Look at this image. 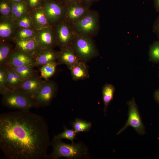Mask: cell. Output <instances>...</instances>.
Wrapping results in <instances>:
<instances>
[{
  "label": "cell",
  "mask_w": 159,
  "mask_h": 159,
  "mask_svg": "<svg viewBox=\"0 0 159 159\" xmlns=\"http://www.w3.org/2000/svg\"><path fill=\"white\" fill-rule=\"evenodd\" d=\"M35 30L34 29L19 28L17 31L13 39H24L34 38Z\"/></svg>",
  "instance_id": "obj_27"
},
{
  "label": "cell",
  "mask_w": 159,
  "mask_h": 159,
  "mask_svg": "<svg viewBox=\"0 0 159 159\" xmlns=\"http://www.w3.org/2000/svg\"><path fill=\"white\" fill-rule=\"evenodd\" d=\"M34 66L33 65H30L12 67L23 81L35 74L33 69Z\"/></svg>",
  "instance_id": "obj_23"
},
{
  "label": "cell",
  "mask_w": 159,
  "mask_h": 159,
  "mask_svg": "<svg viewBox=\"0 0 159 159\" xmlns=\"http://www.w3.org/2000/svg\"><path fill=\"white\" fill-rule=\"evenodd\" d=\"M12 46L8 43L1 42L0 45V67H4L12 50Z\"/></svg>",
  "instance_id": "obj_24"
},
{
  "label": "cell",
  "mask_w": 159,
  "mask_h": 159,
  "mask_svg": "<svg viewBox=\"0 0 159 159\" xmlns=\"http://www.w3.org/2000/svg\"><path fill=\"white\" fill-rule=\"evenodd\" d=\"M153 96L155 101L159 105V88L154 91Z\"/></svg>",
  "instance_id": "obj_36"
},
{
  "label": "cell",
  "mask_w": 159,
  "mask_h": 159,
  "mask_svg": "<svg viewBox=\"0 0 159 159\" xmlns=\"http://www.w3.org/2000/svg\"><path fill=\"white\" fill-rule=\"evenodd\" d=\"M99 0H81V4L85 7L90 9L92 6Z\"/></svg>",
  "instance_id": "obj_33"
},
{
  "label": "cell",
  "mask_w": 159,
  "mask_h": 159,
  "mask_svg": "<svg viewBox=\"0 0 159 159\" xmlns=\"http://www.w3.org/2000/svg\"><path fill=\"white\" fill-rule=\"evenodd\" d=\"M72 24L77 34L93 38L97 35L100 30L99 14L96 10L90 9L83 18Z\"/></svg>",
  "instance_id": "obj_4"
},
{
  "label": "cell",
  "mask_w": 159,
  "mask_h": 159,
  "mask_svg": "<svg viewBox=\"0 0 159 159\" xmlns=\"http://www.w3.org/2000/svg\"><path fill=\"white\" fill-rule=\"evenodd\" d=\"M39 77L34 74L22 81L19 89L34 99L35 95L44 82Z\"/></svg>",
  "instance_id": "obj_13"
},
{
  "label": "cell",
  "mask_w": 159,
  "mask_h": 159,
  "mask_svg": "<svg viewBox=\"0 0 159 159\" xmlns=\"http://www.w3.org/2000/svg\"><path fill=\"white\" fill-rule=\"evenodd\" d=\"M40 0H28L29 4L31 8L36 7L38 4Z\"/></svg>",
  "instance_id": "obj_35"
},
{
  "label": "cell",
  "mask_w": 159,
  "mask_h": 159,
  "mask_svg": "<svg viewBox=\"0 0 159 159\" xmlns=\"http://www.w3.org/2000/svg\"><path fill=\"white\" fill-rule=\"evenodd\" d=\"M28 13H26L16 21L17 26L19 28L34 29L30 15Z\"/></svg>",
  "instance_id": "obj_29"
},
{
  "label": "cell",
  "mask_w": 159,
  "mask_h": 159,
  "mask_svg": "<svg viewBox=\"0 0 159 159\" xmlns=\"http://www.w3.org/2000/svg\"><path fill=\"white\" fill-rule=\"evenodd\" d=\"M71 125L73 129L78 134L80 132L89 131L91 128L92 123L76 118L74 122H71Z\"/></svg>",
  "instance_id": "obj_25"
},
{
  "label": "cell",
  "mask_w": 159,
  "mask_h": 159,
  "mask_svg": "<svg viewBox=\"0 0 159 159\" xmlns=\"http://www.w3.org/2000/svg\"><path fill=\"white\" fill-rule=\"evenodd\" d=\"M1 102L12 110H29L35 107L34 99L19 90H10L2 95Z\"/></svg>",
  "instance_id": "obj_5"
},
{
  "label": "cell",
  "mask_w": 159,
  "mask_h": 159,
  "mask_svg": "<svg viewBox=\"0 0 159 159\" xmlns=\"http://www.w3.org/2000/svg\"><path fill=\"white\" fill-rule=\"evenodd\" d=\"M64 131L62 132L54 135V138L60 140L67 139L70 140L72 143H74V140L76 138L77 132L73 129H68L65 126H64Z\"/></svg>",
  "instance_id": "obj_28"
},
{
  "label": "cell",
  "mask_w": 159,
  "mask_h": 159,
  "mask_svg": "<svg viewBox=\"0 0 159 159\" xmlns=\"http://www.w3.org/2000/svg\"><path fill=\"white\" fill-rule=\"evenodd\" d=\"M66 5L54 0L48 1L43 7L51 26H54L64 19Z\"/></svg>",
  "instance_id": "obj_9"
},
{
  "label": "cell",
  "mask_w": 159,
  "mask_h": 159,
  "mask_svg": "<svg viewBox=\"0 0 159 159\" xmlns=\"http://www.w3.org/2000/svg\"><path fill=\"white\" fill-rule=\"evenodd\" d=\"M149 61L155 64L159 63V40L154 41L150 46L148 51Z\"/></svg>",
  "instance_id": "obj_26"
},
{
  "label": "cell",
  "mask_w": 159,
  "mask_h": 159,
  "mask_svg": "<svg viewBox=\"0 0 159 159\" xmlns=\"http://www.w3.org/2000/svg\"><path fill=\"white\" fill-rule=\"evenodd\" d=\"M90 9L81 3L66 5L64 19L72 24H74L85 16Z\"/></svg>",
  "instance_id": "obj_12"
},
{
  "label": "cell",
  "mask_w": 159,
  "mask_h": 159,
  "mask_svg": "<svg viewBox=\"0 0 159 159\" xmlns=\"http://www.w3.org/2000/svg\"><path fill=\"white\" fill-rule=\"evenodd\" d=\"M34 38L39 49H53L57 46L55 34L52 26L35 31Z\"/></svg>",
  "instance_id": "obj_10"
},
{
  "label": "cell",
  "mask_w": 159,
  "mask_h": 159,
  "mask_svg": "<svg viewBox=\"0 0 159 159\" xmlns=\"http://www.w3.org/2000/svg\"><path fill=\"white\" fill-rule=\"evenodd\" d=\"M53 27L57 46L60 49L70 47L76 34L73 24L64 19Z\"/></svg>",
  "instance_id": "obj_7"
},
{
  "label": "cell",
  "mask_w": 159,
  "mask_h": 159,
  "mask_svg": "<svg viewBox=\"0 0 159 159\" xmlns=\"http://www.w3.org/2000/svg\"><path fill=\"white\" fill-rule=\"evenodd\" d=\"M58 64L56 61L49 62L41 67L40 71L41 77L47 80L55 72Z\"/></svg>",
  "instance_id": "obj_22"
},
{
  "label": "cell",
  "mask_w": 159,
  "mask_h": 159,
  "mask_svg": "<svg viewBox=\"0 0 159 159\" xmlns=\"http://www.w3.org/2000/svg\"><path fill=\"white\" fill-rule=\"evenodd\" d=\"M59 51L53 49H39L33 55L34 66L41 67L57 61Z\"/></svg>",
  "instance_id": "obj_14"
},
{
  "label": "cell",
  "mask_w": 159,
  "mask_h": 159,
  "mask_svg": "<svg viewBox=\"0 0 159 159\" xmlns=\"http://www.w3.org/2000/svg\"><path fill=\"white\" fill-rule=\"evenodd\" d=\"M51 144L44 118L29 110L0 115V148L8 159H46Z\"/></svg>",
  "instance_id": "obj_1"
},
{
  "label": "cell",
  "mask_w": 159,
  "mask_h": 159,
  "mask_svg": "<svg viewBox=\"0 0 159 159\" xmlns=\"http://www.w3.org/2000/svg\"><path fill=\"white\" fill-rule=\"evenodd\" d=\"M51 144L52 151L48 154L46 159H57L62 157L69 159L89 158L87 149L82 142L68 144L61 140L53 138Z\"/></svg>",
  "instance_id": "obj_2"
},
{
  "label": "cell",
  "mask_w": 159,
  "mask_h": 159,
  "mask_svg": "<svg viewBox=\"0 0 159 159\" xmlns=\"http://www.w3.org/2000/svg\"><path fill=\"white\" fill-rule=\"evenodd\" d=\"M115 88L112 84L106 83L103 86L102 90V100L104 104L103 111L106 116L108 107L113 98Z\"/></svg>",
  "instance_id": "obj_21"
},
{
  "label": "cell",
  "mask_w": 159,
  "mask_h": 159,
  "mask_svg": "<svg viewBox=\"0 0 159 159\" xmlns=\"http://www.w3.org/2000/svg\"><path fill=\"white\" fill-rule=\"evenodd\" d=\"M158 78H159V67H158Z\"/></svg>",
  "instance_id": "obj_39"
},
{
  "label": "cell",
  "mask_w": 159,
  "mask_h": 159,
  "mask_svg": "<svg viewBox=\"0 0 159 159\" xmlns=\"http://www.w3.org/2000/svg\"><path fill=\"white\" fill-rule=\"evenodd\" d=\"M15 48L33 55L39 49L34 38L24 39H14Z\"/></svg>",
  "instance_id": "obj_18"
},
{
  "label": "cell",
  "mask_w": 159,
  "mask_h": 159,
  "mask_svg": "<svg viewBox=\"0 0 159 159\" xmlns=\"http://www.w3.org/2000/svg\"><path fill=\"white\" fill-rule=\"evenodd\" d=\"M62 1H63V0H62Z\"/></svg>",
  "instance_id": "obj_40"
},
{
  "label": "cell",
  "mask_w": 159,
  "mask_h": 159,
  "mask_svg": "<svg viewBox=\"0 0 159 159\" xmlns=\"http://www.w3.org/2000/svg\"><path fill=\"white\" fill-rule=\"evenodd\" d=\"M30 65H34L33 55L15 48L11 52L6 65L16 67Z\"/></svg>",
  "instance_id": "obj_11"
},
{
  "label": "cell",
  "mask_w": 159,
  "mask_h": 159,
  "mask_svg": "<svg viewBox=\"0 0 159 159\" xmlns=\"http://www.w3.org/2000/svg\"><path fill=\"white\" fill-rule=\"evenodd\" d=\"M128 107V119L125 125L118 132V135L129 127H131L139 135L145 134V126L142 122L138 108L134 97L127 102Z\"/></svg>",
  "instance_id": "obj_6"
},
{
  "label": "cell",
  "mask_w": 159,
  "mask_h": 159,
  "mask_svg": "<svg viewBox=\"0 0 159 159\" xmlns=\"http://www.w3.org/2000/svg\"><path fill=\"white\" fill-rule=\"evenodd\" d=\"M4 67L7 74L9 90L19 89L22 81L11 67L6 65Z\"/></svg>",
  "instance_id": "obj_20"
},
{
  "label": "cell",
  "mask_w": 159,
  "mask_h": 159,
  "mask_svg": "<svg viewBox=\"0 0 159 159\" xmlns=\"http://www.w3.org/2000/svg\"><path fill=\"white\" fill-rule=\"evenodd\" d=\"M70 47L79 60L85 63L99 55V51L93 38L76 34Z\"/></svg>",
  "instance_id": "obj_3"
},
{
  "label": "cell",
  "mask_w": 159,
  "mask_h": 159,
  "mask_svg": "<svg viewBox=\"0 0 159 159\" xmlns=\"http://www.w3.org/2000/svg\"><path fill=\"white\" fill-rule=\"evenodd\" d=\"M153 30L159 40V16L156 18L154 23Z\"/></svg>",
  "instance_id": "obj_32"
},
{
  "label": "cell",
  "mask_w": 159,
  "mask_h": 159,
  "mask_svg": "<svg viewBox=\"0 0 159 159\" xmlns=\"http://www.w3.org/2000/svg\"><path fill=\"white\" fill-rule=\"evenodd\" d=\"M29 14L35 31L51 26L43 7L34 9Z\"/></svg>",
  "instance_id": "obj_15"
},
{
  "label": "cell",
  "mask_w": 159,
  "mask_h": 159,
  "mask_svg": "<svg viewBox=\"0 0 159 159\" xmlns=\"http://www.w3.org/2000/svg\"><path fill=\"white\" fill-rule=\"evenodd\" d=\"M9 91L5 69L4 67H0V93L3 95Z\"/></svg>",
  "instance_id": "obj_30"
},
{
  "label": "cell",
  "mask_w": 159,
  "mask_h": 159,
  "mask_svg": "<svg viewBox=\"0 0 159 159\" xmlns=\"http://www.w3.org/2000/svg\"><path fill=\"white\" fill-rule=\"evenodd\" d=\"M0 12L3 17H10L11 13V6L6 2H2L0 4Z\"/></svg>",
  "instance_id": "obj_31"
},
{
  "label": "cell",
  "mask_w": 159,
  "mask_h": 159,
  "mask_svg": "<svg viewBox=\"0 0 159 159\" xmlns=\"http://www.w3.org/2000/svg\"><path fill=\"white\" fill-rule=\"evenodd\" d=\"M153 3L156 11L159 13V0H154Z\"/></svg>",
  "instance_id": "obj_37"
},
{
  "label": "cell",
  "mask_w": 159,
  "mask_h": 159,
  "mask_svg": "<svg viewBox=\"0 0 159 159\" xmlns=\"http://www.w3.org/2000/svg\"><path fill=\"white\" fill-rule=\"evenodd\" d=\"M85 63L79 61L69 69L73 80H82L89 77V70Z\"/></svg>",
  "instance_id": "obj_19"
},
{
  "label": "cell",
  "mask_w": 159,
  "mask_h": 159,
  "mask_svg": "<svg viewBox=\"0 0 159 159\" xmlns=\"http://www.w3.org/2000/svg\"><path fill=\"white\" fill-rule=\"evenodd\" d=\"M55 83L53 81H44L34 98L35 107L49 105L57 91Z\"/></svg>",
  "instance_id": "obj_8"
},
{
  "label": "cell",
  "mask_w": 159,
  "mask_h": 159,
  "mask_svg": "<svg viewBox=\"0 0 159 159\" xmlns=\"http://www.w3.org/2000/svg\"><path fill=\"white\" fill-rule=\"evenodd\" d=\"M57 60L58 64H65L69 69L79 61L70 47L60 49Z\"/></svg>",
  "instance_id": "obj_17"
},
{
  "label": "cell",
  "mask_w": 159,
  "mask_h": 159,
  "mask_svg": "<svg viewBox=\"0 0 159 159\" xmlns=\"http://www.w3.org/2000/svg\"><path fill=\"white\" fill-rule=\"evenodd\" d=\"M14 1L16 2H20L21 0H11Z\"/></svg>",
  "instance_id": "obj_38"
},
{
  "label": "cell",
  "mask_w": 159,
  "mask_h": 159,
  "mask_svg": "<svg viewBox=\"0 0 159 159\" xmlns=\"http://www.w3.org/2000/svg\"><path fill=\"white\" fill-rule=\"evenodd\" d=\"M1 19L0 23V37L3 39L11 38L16 33V29L18 27L16 21L11 17H4Z\"/></svg>",
  "instance_id": "obj_16"
},
{
  "label": "cell",
  "mask_w": 159,
  "mask_h": 159,
  "mask_svg": "<svg viewBox=\"0 0 159 159\" xmlns=\"http://www.w3.org/2000/svg\"><path fill=\"white\" fill-rule=\"evenodd\" d=\"M63 3L66 5L73 4H81V0H63Z\"/></svg>",
  "instance_id": "obj_34"
}]
</instances>
